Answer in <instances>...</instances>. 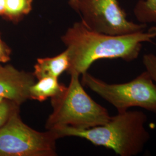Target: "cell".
Returning a JSON list of instances; mask_svg holds the SVG:
<instances>
[{"label":"cell","instance_id":"4fadbf2b","mask_svg":"<svg viewBox=\"0 0 156 156\" xmlns=\"http://www.w3.org/2000/svg\"><path fill=\"white\" fill-rule=\"evenodd\" d=\"M142 63L146 71L156 83V55L153 53L145 54L143 56Z\"/></svg>","mask_w":156,"mask_h":156},{"label":"cell","instance_id":"9a60e30c","mask_svg":"<svg viewBox=\"0 0 156 156\" xmlns=\"http://www.w3.org/2000/svg\"><path fill=\"white\" fill-rule=\"evenodd\" d=\"M5 5V0H0V16H3Z\"/></svg>","mask_w":156,"mask_h":156},{"label":"cell","instance_id":"e0dca14e","mask_svg":"<svg viewBox=\"0 0 156 156\" xmlns=\"http://www.w3.org/2000/svg\"><path fill=\"white\" fill-rule=\"evenodd\" d=\"M148 31L151 33L154 34L156 37V25H154L149 29Z\"/></svg>","mask_w":156,"mask_h":156},{"label":"cell","instance_id":"7c38bea8","mask_svg":"<svg viewBox=\"0 0 156 156\" xmlns=\"http://www.w3.org/2000/svg\"><path fill=\"white\" fill-rule=\"evenodd\" d=\"M20 105L6 99H0V128L5 124L12 115L20 111Z\"/></svg>","mask_w":156,"mask_h":156},{"label":"cell","instance_id":"30bf717a","mask_svg":"<svg viewBox=\"0 0 156 156\" xmlns=\"http://www.w3.org/2000/svg\"><path fill=\"white\" fill-rule=\"evenodd\" d=\"M33 0H5L2 17L15 24L20 22L32 10Z\"/></svg>","mask_w":156,"mask_h":156},{"label":"cell","instance_id":"9c48e42d","mask_svg":"<svg viewBox=\"0 0 156 156\" xmlns=\"http://www.w3.org/2000/svg\"><path fill=\"white\" fill-rule=\"evenodd\" d=\"M38 80L30 87V100L42 102L60 94L66 88L65 85L58 82L57 78L46 77Z\"/></svg>","mask_w":156,"mask_h":156},{"label":"cell","instance_id":"8992f818","mask_svg":"<svg viewBox=\"0 0 156 156\" xmlns=\"http://www.w3.org/2000/svg\"><path fill=\"white\" fill-rule=\"evenodd\" d=\"M77 12L88 28L109 35L144 31L147 25L129 20L118 0H78Z\"/></svg>","mask_w":156,"mask_h":156},{"label":"cell","instance_id":"5b68a950","mask_svg":"<svg viewBox=\"0 0 156 156\" xmlns=\"http://www.w3.org/2000/svg\"><path fill=\"white\" fill-rule=\"evenodd\" d=\"M59 139L53 130L39 132L23 122L20 111L0 128V156H55Z\"/></svg>","mask_w":156,"mask_h":156},{"label":"cell","instance_id":"2e32d148","mask_svg":"<svg viewBox=\"0 0 156 156\" xmlns=\"http://www.w3.org/2000/svg\"><path fill=\"white\" fill-rule=\"evenodd\" d=\"M78 0H69V5L71 6V7L73 9L77 12V9H78Z\"/></svg>","mask_w":156,"mask_h":156},{"label":"cell","instance_id":"5bb4252c","mask_svg":"<svg viewBox=\"0 0 156 156\" xmlns=\"http://www.w3.org/2000/svg\"><path fill=\"white\" fill-rule=\"evenodd\" d=\"M12 50L1 38L0 33V63L4 64L11 60Z\"/></svg>","mask_w":156,"mask_h":156},{"label":"cell","instance_id":"7a4b0ae2","mask_svg":"<svg viewBox=\"0 0 156 156\" xmlns=\"http://www.w3.org/2000/svg\"><path fill=\"white\" fill-rule=\"evenodd\" d=\"M147 116L140 111L118 112L107 123L92 128L76 129L68 126L53 128L60 138L76 136L96 146L114 151L120 156H134L142 153L151 135L145 128ZM50 130V129H49Z\"/></svg>","mask_w":156,"mask_h":156},{"label":"cell","instance_id":"6da1fadb","mask_svg":"<svg viewBox=\"0 0 156 156\" xmlns=\"http://www.w3.org/2000/svg\"><path fill=\"white\" fill-rule=\"evenodd\" d=\"M156 37L147 31L124 35H109L87 28L82 22L75 23L62 37L68 54L69 75H82L100 59L120 58L131 62L140 56L142 44Z\"/></svg>","mask_w":156,"mask_h":156},{"label":"cell","instance_id":"277c9868","mask_svg":"<svg viewBox=\"0 0 156 156\" xmlns=\"http://www.w3.org/2000/svg\"><path fill=\"white\" fill-rule=\"evenodd\" d=\"M82 84L115 106L118 112L139 107L156 113V84L146 71L123 83H108L87 73L82 75Z\"/></svg>","mask_w":156,"mask_h":156},{"label":"cell","instance_id":"ba28073f","mask_svg":"<svg viewBox=\"0 0 156 156\" xmlns=\"http://www.w3.org/2000/svg\"><path fill=\"white\" fill-rule=\"evenodd\" d=\"M69 66V57L66 50L52 57L38 58L33 73L37 80L46 77L58 79L62 73L68 71Z\"/></svg>","mask_w":156,"mask_h":156},{"label":"cell","instance_id":"52a82bcc","mask_svg":"<svg viewBox=\"0 0 156 156\" xmlns=\"http://www.w3.org/2000/svg\"><path fill=\"white\" fill-rule=\"evenodd\" d=\"M35 79L33 73L0 63V99L9 100L21 105L30 100L29 89L35 82Z\"/></svg>","mask_w":156,"mask_h":156},{"label":"cell","instance_id":"8fae6325","mask_svg":"<svg viewBox=\"0 0 156 156\" xmlns=\"http://www.w3.org/2000/svg\"><path fill=\"white\" fill-rule=\"evenodd\" d=\"M133 12L140 23L156 25V0H138L134 6Z\"/></svg>","mask_w":156,"mask_h":156},{"label":"cell","instance_id":"3957f363","mask_svg":"<svg viewBox=\"0 0 156 156\" xmlns=\"http://www.w3.org/2000/svg\"><path fill=\"white\" fill-rule=\"evenodd\" d=\"M68 87L51 98L52 113L46 121L47 130L60 126L86 129L104 124L111 116L106 109L85 91L79 75L71 74Z\"/></svg>","mask_w":156,"mask_h":156}]
</instances>
